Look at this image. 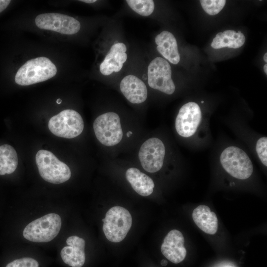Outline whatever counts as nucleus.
<instances>
[{
    "label": "nucleus",
    "mask_w": 267,
    "mask_h": 267,
    "mask_svg": "<svg viewBox=\"0 0 267 267\" xmlns=\"http://www.w3.org/2000/svg\"><path fill=\"white\" fill-rule=\"evenodd\" d=\"M57 73L55 65L47 57L31 59L23 64L15 76V83L28 86L47 80Z\"/></svg>",
    "instance_id": "nucleus-1"
},
{
    "label": "nucleus",
    "mask_w": 267,
    "mask_h": 267,
    "mask_svg": "<svg viewBox=\"0 0 267 267\" xmlns=\"http://www.w3.org/2000/svg\"><path fill=\"white\" fill-rule=\"evenodd\" d=\"M61 225V218L58 214L48 213L29 223L23 230V236L32 242H48L57 236Z\"/></svg>",
    "instance_id": "nucleus-2"
},
{
    "label": "nucleus",
    "mask_w": 267,
    "mask_h": 267,
    "mask_svg": "<svg viewBox=\"0 0 267 267\" xmlns=\"http://www.w3.org/2000/svg\"><path fill=\"white\" fill-rule=\"evenodd\" d=\"M36 163L40 176L47 182L60 184L71 177L69 167L48 150L38 151L36 155Z\"/></svg>",
    "instance_id": "nucleus-3"
},
{
    "label": "nucleus",
    "mask_w": 267,
    "mask_h": 267,
    "mask_svg": "<svg viewBox=\"0 0 267 267\" xmlns=\"http://www.w3.org/2000/svg\"><path fill=\"white\" fill-rule=\"evenodd\" d=\"M103 222L102 229L106 238L112 242H119L126 236L132 225V217L128 210L121 206L109 209Z\"/></svg>",
    "instance_id": "nucleus-4"
},
{
    "label": "nucleus",
    "mask_w": 267,
    "mask_h": 267,
    "mask_svg": "<svg viewBox=\"0 0 267 267\" xmlns=\"http://www.w3.org/2000/svg\"><path fill=\"white\" fill-rule=\"evenodd\" d=\"M48 129L55 135L72 138L83 132L84 123L82 117L76 111L65 109L52 117L48 121Z\"/></svg>",
    "instance_id": "nucleus-5"
},
{
    "label": "nucleus",
    "mask_w": 267,
    "mask_h": 267,
    "mask_svg": "<svg viewBox=\"0 0 267 267\" xmlns=\"http://www.w3.org/2000/svg\"><path fill=\"white\" fill-rule=\"evenodd\" d=\"M220 161L224 169L236 178L247 179L253 173L251 161L247 154L238 147L230 146L225 148L221 155Z\"/></svg>",
    "instance_id": "nucleus-6"
},
{
    "label": "nucleus",
    "mask_w": 267,
    "mask_h": 267,
    "mask_svg": "<svg viewBox=\"0 0 267 267\" xmlns=\"http://www.w3.org/2000/svg\"><path fill=\"white\" fill-rule=\"evenodd\" d=\"M93 128L97 139L105 146L116 145L123 137L120 119L115 112H107L99 116L94 120Z\"/></svg>",
    "instance_id": "nucleus-7"
},
{
    "label": "nucleus",
    "mask_w": 267,
    "mask_h": 267,
    "mask_svg": "<svg viewBox=\"0 0 267 267\" xmlns=\"http://www.w3.org/2000/svg\"><path fill=\"white\" fill-rule=\"evenodd\" d=\"M148 84L152 89L167 94L174 92L176 87L172 79V69L166 60L158 57L150 63L148 67Z\"/></svg>",
    "instance_id": "nucleus-8"
},
{
    "label": "nucleus",
    "mask_w": 267,
    "mask_h": 267,
    "mask_svg": "<svg viewBox=\"0 0 267 267\" xmlns=\"http://www.w3.org/2000/svg\"><path fill=\"white\" fill-rule=\"evenodd\" d=\"M35 22L41 29L66 35L76 34L81 28L80 23L74 18L57 13L41 14L36 17Z\"/></svg>",
    "instance_id": "nucleus-9"
},
{
    "label": "nucleus",
    "mask_w": 267,
    "mask_h": 267,
    "mask_svg": "<svg viewBox=\"0 0 267 267\" xmlns=\"http://www.w3.org/2000/svg\"><path fill=\"white\" fill-rule=\"evenodd\" d=\"M165 155V148L163 142L158 138L152 137L141 145L138 158L146 171L155 173L162 167Z\"/></svg>",
    "instance_id": "nucleus-10"
},
{
    "label": "nucleus",
    "mask_w": 267,
    "mask_h": 267,
    "mask_svg": "<svg viewBox=\"0 0 267 267\" xmlns=\"http://www.w3.org/2000/svg\"><path fill=\"white\" fill-rule=\"evenodd\" d=\"M202 119L199 105L194 102L183 105L179 109L175 122L176 129L179 135L188 137L196 132Z\"/></svg>",
    "instance_id": "nucleus-11"
},
{
    "label": "nucleus",
    "mask_w": 267,
    "mask_h": 267,
    "mask_svg": "<svg viewBox=\"0 0 267 267\" xmlns=\"http://www.w3.org/2000/svg\"><path fill=\"white\" fill-rule=\"evenodd\" d=\"M184 244V238L182 233L177 229H173L164 238L161 247V252L171 262L178 264L186 255Z\"/></svg>",
    "instance_id": "nucleus-12"
},
{
    "label": "nucleus",
    "mask_w": 267,
    "mask_h": 267,
    "mask_svg": "<svg viewBox=\"0 0 267 267\" xmlns=\"http://www.w3.org/2000/svg\"><path fill=\"white\" fill-rule=\"evenodd\" d=\"M68 246L61 250L60 256L64 263L71 267H82L85 264V241L78 236H71L66 239Z\"/></svg>",
    "instance_id": "nucleus-13"
},
{
    "label": "nucleus",
    "mask_w": 267,
    "mask_h": 267,
    "mask_svg": "<svg viewBox=\"0 0 267 267\" xmlns=\"http://www.w3.org/2000/svg\"><path fill=\"white\" fill-rule=\"evenodd\" d=\"M120 89L130 102L139 104L146 100L147 89L144 83L135 76L129 75L120 83Z\"/></svg>",
    "instance_id": "nucleus-14"
},
{
    "label": "nucleus",
    "mask_w": 267,
    "mask_h": 267,
    "mask_svg": "<svg viewBox=\"0 0 267 267\" xmlns=\"http://www.w3.org/2000/svg\"><path fill=\"white\" fill-rule=\"evenodd\" d=\"M126 50L124 44L117 43L114 44L100 65L101 73L107 76L114 72L120 71L127 59Z\"/></svg>",
    "instance_id": "nucleus-15"
},
{
    "label": "nucleus",
    "mask_w": 267,
    "mask_h": 267,
    "mask_svg": "<svg viewBox=\"0 0 267 267\" xmlns=\"http://www.w3.org/2000/svg\"><path fill=\"white\" fill-rule=\"evenodd\" d=\"M157 51L167 60L173 64L180 61L177 40L171 33L164 31L155 39Z\"/></svg>",
    "instance_id": "nucleus-16"
},
{
    "label": "nucleus",
    "mask_w": 267,
    "mask_h": 267,
    "mask_svg": "<svg viewBox=\"0 0 267 267\" xmlns=\"http://www.w3.org/2000/svg\"><path fill=\"white\" fill-rule=\"evenodd\" d=\"M192 219L197 226L204 232L215 234L218 228V221L216 214L210 208L201 205L194 209Z\"/></svg>",
    "instance_id": "nucleus-17"
},
{
    "label": "nucleus",
    "mask_w": 267,
    "mask_h": 267,
    "mask_svg": "<svg viewBox=\"0 0 267 267\" xmlns=\"http://www.w3.org/2000/svg\"><path fill=\"white\" fill-rule=\"evenodd\" d=\"M126 177L133 189L142 196H147L153 191L154 183L151 178L135 168L128 169Z\"/></svg>",
    "instance_id": "nucleus-18"
},
{
    "label": "nucleus",
    "mask_w": 267,
    "mask_h": 267,
    "mask_svg": "<svg viewBox=\"0 0 267 267\" xmlns=\"http://www.w3.org/2000/svg\"><path fill=\"white\" fill-rule=\"evenodd\" d=\"M245 37L240 31L236 32L234 30H227L218 33L213 39L211 46L214 49L225 47L238 48L245 43Z\"/></svg>",
    "instance_id": "nucleus-19"
},
{
    "label": "nucleus",
    "mask_w": 267,
    "mask_h": 267,
    "mask_svg": "<svg viewBox=\"0 0 267 267\" xmlns=\"http://www.w3.org/2000/svg\"><path fill=\"white\" fill-rule=\"evenodd\" d=\"M18 166V156L15 149L9 144L0 146V176L13 173Z\"/></svg>",
    "instance_id": "nucleus-20"
},
{
    "label": "nucleus",
    "mask_w": 267,
    "mask_h": 267,
    "mask_svg": "<svg viewBox=\"0 0 267 267\" xmlns=\"http://www.w3.org/2000/svg\"><path fill=\"white\" fill-rule=\"evenodd\" d=\"M126 2L134 11L141 16H149L154 9L152 0H127Z\"/></svg>",
    "instance_id": "nucleus-21"
},
{
    "label": "nucleus",
    "mask_w": 267,
    "mask_h": 267,
    "mask_svg": "<svg viewBox=\"0 0 267 267\" xmlns=\"http://www.w3.org/2000/svg\"><path fill=\"white\" fill-rule=\"evenodd\" d=\"M201 6L204 10L208 14L215 15L218 14L224 6L225 0H201Z\"/></svg>",
    "instance_id": "nucleus-22"
},
{
    "label": "nucleus",
    "mask_w": 267,
    "mask_h": 267,
    "mask_svg": "<svg viewBox=\"0 0 267 267\" xmlns=\"http://www.w3.org/2000/svg\"><path fill=\"white\" fill-rule=\"evenodd\" d=\"M256 151L262 163L267 166V137H262L258 139L256 144Z\"/></svg>",
    "instance_id": "nucleus-23"
},
{
    "label": "nucleus",
    "mask_w": 267,
    "mask_h": 267,
    "mask_svg": "<svg viewBox=\"0 0 267 267\" xmlns=\"http://www.w3.org/2000/svg\"><path fill=\"white\" fill-rule=\"evenodd\" d=\"M39 264L35 259L24 257L16 259L8 263L5 267H39Z\"/></svg>",
    "instance_id": "nucleus-24"
},
{
    "label": "nucleus",
    "mask_w": 267,
    "mask_h": 267,
    "mask_svg": "<svg viewBox=\"0 0 267 267\" xmlns=\"http://www.w3.org/2000/svg\"><path fill=\"white\" fill-rule=\"evenodd\" d=\"M10 2L9 0H0V13L7 7Z\"/></svg>",
    "instance_id": "nucleus-25"
},
{
    "label": "nucleus",
    "mask_w": 267,
    "mask_h": 267,
    "mask_svg": "<svg viewBox=\"0 0 267 267\" xmlns=\"http://www.w3.org/2000/svg\"><path fill=\"white\" fill-rule=\"evenodd\" d=\"M80 1L82 2H84L85 3H93L95 2L96 0H80Z\"/></svg>",
    "instance_id": "nucleus-26"
},
{
    "label": "nucleus",
    "mask_w": 267,
    "mask_h": 267,
    "mask_svg": "<svg viewBox=\"0 0 267 267\" xmlns=\"http://www.w3.org/2000/svg\"><path fill=\"white\" fill-rule=\"evenodd\" d=\"M161 264L163 266H166L168 264V262L165 260H162L161 262Z\"/></svg>",
    "instance_id": "nucleus-27"
},
{
    "label": "nucleus",
    "mask_w": 267,
    "mask_h": 267,
    "mask_svg": "<svg viewBox=\"0 0 267 267\" xmlns=\"http://www.w3.org/2000/svg\"><path fill=\"white\" fill-rule=\"evenodd\" d=\"M264 72L266 73V74H267V64H265L264 66Z\"/></svg>",
    "instance_id": "nucleus-28"
},
{
    "label": "nucleus",
    "mask_w": 267,
    "mask_h": 267,
    "mask_svg": "<svg viewBox=\"0 0 267 267\" xmlns=\"http://www.w3.org/2000/svg\"><path fill=\"white\" fill-rule=\"evenodd\" d=\"M264 60L266 62H267V53H266L264 56Z\"/></svg>",
    "instance_id": "nucleus-29"
},
{
    "label": "nucleus",
    "mask_w": 267,
    "mask_h": 267,
    "mask_svg": "<svg viewBox=\"0 0 267 267\" xmlns=\"http://www.w3.org/2000/svg\"><path fill=\"white\" fill-rule=\"evenodd\" d=\"M132 134H133L132 132L129 131V132H127V136L128 137H130Z\"/></svg>",
    "instance_id": "nucleus-30"
},
{
    "label": "nucleus",
    "mask_w": 267,
    "mask_h": 267,
    "mask_svg": "<svg viewBox=\"0 0 267 267\" xmlns=\"http://www.w3.org/2000/svg\"><path fill=\"white\" fill-rule=\"evenodd\" d=\"M62 102V100L61 99H60V98L58 99L57 100H56V102L58 103V104H60Z\"/></svg>",
    "instance_id": "nucleus-31"
},
{
    "label": "nucleus",
    "mask_w": 267,
    "mask_h": 267,
    "mask_svg": "<svg viewBox=\"0 0 267 267\" xmlns=\"http://www.w3.org/2000/svg\"><path fill=\"white\" fill-rule=\"evenodd\" d=\"M201 103H204V101H201Z\"/></svg>",
    "instance_id": "nucleus-32"
}]
</instances>
